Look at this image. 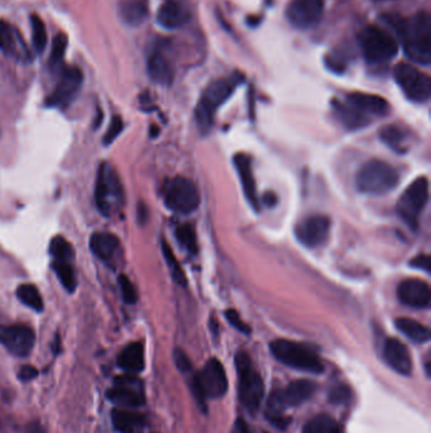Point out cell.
<instances>
[{
	"label": "cell",
	"mask_w": 431,
	"mask_h": 433,
	"mask_svg": "<svg viewBox=\"0 0 431 433\" xmlns=\"http://www.w3.org/2000/svg\"><path fill=\"white\" fill-rule=\"evenodd\" d=\"M398 37L403 40V51L410 60L420 65L431 64V17L420 12L405 21Z\"/></svg>",
	"instance_id": "cell-1"
},
{
	"label": "cell",
	"mask_w": 431,
	"mask_h": 433,
	"mask_svg": "<svg viewBox=\"0 0 431 433\" xmlns=\"http://www.w3.org/2000/svg\"><path fill=\"white\" fill-rule=\"evenodd\" d=\"M400 175L396 169L382 160H371L356 173V189L367 196H383L398 185Z\"/></svg>",
	"instance_id": "cell-2"
},
{
	"label": "cell",
	"mask_w": 431,
	"mask_h": 433,
	"mask_svg": "<svg viewBox=\"0 0 431 433\" xmlns=\"http://www.w3.org/2000/svg\"><path fill=\"white\" fill-rule=\"evenodd\" d=\"M241 82V76L215 80L202 92V99L196 107V123L202 133H207L213 126L215 112L234 92L236 85Z\"/></svg>",
	"instance_id": "cell-3"
},
{
	"label": "cell",
	"mask_w": 431,
	"mask_h": 433,
	"mask_svg": "<svg viewBox=\"0 0 431 433\" xmlns=\"http://www.w3.org/2000/svg\"><path fill=\"white\" fill-rule=\"evenodd\" d=\"M236 368L241 405L246 408L248 413L256 415L265 395L263 380L258 371L254 369L252 360L246 353H236Z\"/></svg>",
	"instance_id": "cell-4"
},
{
	"label": "cell",
	"mask_w": 431,
	"mask_h": 433,
	"mask_svg": "<svg viewBox=\"0 0 431 433\" xmlns=\"http://www.w3.org/2000/svg\"><path fill=\"white\" fill-rule=\"evenodd\" d=\"M270 348L276 360L291 369L310 374H322L324 371L322 360L306 345L280 338L271 342Z\"/></svg>",
	"instance_id": "cell-5"
},
{
	"label": "cell",
	"mask_w": 431,
	"mask_h": 433,
	"mask_svg": "<svg viewBox=\"0 0 431 433\" xmlns=\"http://www.w3.org/2000/svg\"><path fill=\"white\" fill-rule=\"evenodd\" d=\"M228 390V379L224 368L217 358H210L199 374L191 381V392L197 403L205 408L207 399L223 397Z\"/></svg>",
	"instance_id": "cell-6"
},
{
	"label": "cell",
	"mask_w": 431,
	"mask_h": 433,
	"mask_svg": "<svg viewBox=\"0 0 431 433\" xmlns=\"http://www.w3.org/2000/svg\"><path fill=\"white\" fill-rule=\"evenodd\" d=\"M363 56L369 64H382L398 53V43L385 29L367 26L359 35Z\"/></svg>",
	"instance_id": "cell-7"
},
{
	"label": "cell",
	"mask_w": 431,
	"mask_h": 433,
	"mask_svg": "<svg viewBox=\"0 0 431 433\" xmlns=\"http://www.w3.org/2000/svg\"><path fill=\"white\" fill-rule=\"evenodd\" d=\"M429 202V180L420 176L408 185L406 191L397 202L396 210L398 217L411 228L419 227V218Z\"/></svg>",
	"instance_id": "cell-8"
},
{
	"label": "cell",
	"mask_w": 431,
	"mask_h": 433,
	"mask_svg": "<svg viewBox=\"0 0 431 433\" xmlns=\"http://www.w3.org/2000/svg\"><path fill=\"white\" fill-rule=\"evenodd\" d=\"M163 199L167 208L178 214L192 213L200 204V194L195 184L181 176L170 180L165 185Z\"/></svg>",
	"instance_id": "cell-9"
},
{
	"label": "cell",
	"mask_w": 431,
	"mask_h": 433,
	"mask_svg": "<svg viewBox=\"0 0 431 433\" xmlns=\"http://www.w3.org/2000/svg\"><path fill=\"white\" fill-rule=\"evenodd\" d=\"M393 76L403 94L415 103H425L431 95V80L413 65L401 63L393 69Z\"/></svg>",
	"instance_id": "cell-10"
},
{
	"label": "cell",
	"mask_w": 431,
	"mask_h": 433,
	"mask_svg": "<svg viewBox=\"0 0 431 433\" xmlns=\"http://www.w3.org/2000/svg\"><path fill=\"white\" fill-rule=\"evenodd\" d=\"M35 342V331L28 326H0V343L18 358L28 356L33 350Z\"/></svg>",
	"instance_id": "cell-11"
},
{
	"label": "cell",
	"mask_w": 431,
	"mask_h": 433,
	"mask_svg": "<svg viewBox=\"0 0 431 433\" xmlns=\"http://www.w3.org/2000/svg\"><path fill=\"white\" fill-rule=\"evenodd\" d=\"M82 84V73L79 68L70 66L62 70L61 77L46 105L52 108H66L76 98Z\"/></svg>",
	"instance_id": "cell-12"
},
{
	"label": "cell",
	"mask_w": 431,
	"mask_h": 433,
	"mask_svg": "<svg viewBox=\"0 0 431 433\" xmlns=\"http://www.w3.org/2000/svg\"><path fill=\"white\" fill-rule=\"evenodd\" d=\"M108 398L115 405L121 407H139L146 402L143 385L138 378L128 375L115 378V385L108 390Z\"/></svg>",
	"instance_id": "cell-13"
},
{
	"label": "cell",
	"mask_w": 431,
	"mask_h": 433,
	"mask_svg": "<svg viewBox=\"0 0 431 433\" xmlns=\"http://www.w3.org/2000/svg\"><path fill=\"white\" fill-rule=\"evenodd\" d=\"M121 196V184L114 171L102 164L99 169L97 186H95V203L100 213L108 217L111 213V198L119 199Z\"/></svg>",
	"instance_id": "cell-14"
},
{
	"label": "cell",
	"mask_w": 431,
	"mask_h": 433,
	"mask_svg": "<svg viewBox=\"0 0 431 433\" xmlns=\"http://www.w3.org/2000/svg\"><path fill=\"white\" fill-rule=\"evenodd\" d=\"M324 12V0H293L286 9V17L293 27L309 29L319 23Z\"/></svg>",
	"instance_id": "cell-15"
},
{
	"label": "cell",
	"mask_w": 431,
	"mask_h": 433,
	"mask_svg": "<svg viewBox=\"0 0 431 433\" xmlns=\"http://www.w3.org/2000/svg\"><path fill=\"white\" fill-rule=\"evenodd\" d=\"M330 220L325 215H310L301 220L296 227V237L300 242L309 249L322 246L328 241Z\"/></svg>",
	"instance_id": "cell-16"
},
{
	"label": "cell",
	"mask_w": 431,
	"mask_h": 433,
	"mask_svg": "<svg viewBox=\"0 0 431 433\" xmlns=\"http://www.w3.org/2000/svg\"><path fill=\"white\" fill-rule=\"evenodd\" d=\"M397 296L403 304L410 308L426 309L430 306V287L419 279L403 280L397 288Z\"/></svg>",
	"instance_id": "cell-17"
},
{
	"label": "cell",
	"mask_w": 431,
	"mask_h": 433,
	"mask_svg": "<svg viewBox=\"0 0 431 433\" xmlns=\"http://www.w3.org/2000/svg\"><path fill=\"white\" fill-rule=\"evenodd\" d=\"M386 363L401 375L408 376L413 373V358L408 347L397 338H387L383 346Z\"/></svg>",
	"instance_id": "cell-18"
},
{
	"label": "cell",
	"mask_w": 431,
	"mask_h": 433,
	"mask_svg": "<svg viewBox=\"0 0 431 433\" xmlns=\"http://www.w3.org/2000/svg\"><path fill=\"white\" fill-rule=\"evenodd\" d=\"M347 103L361 112L364 116L383 117L390 112V105L386 99L367 92H351L347 95Z\"/></svg>",
	"instance_id": "cell-19"
},
{
	"label": "cell",
	"mask_w": 431,
	"mask_h": 433,
	"mask_svg": "<svg viewBox=\"0 0 431 433\" xmlns=\"http://www.w3.org/2000/svg\"><path fill=\"white\" fill-rule=\"evenodd\" d=\"M315 392L317 384L314 381L300 379L290 383L285 389L277 390V394L285 410H288V407L302 405L304 402L309 400Z\"/></svg>",
	"instance_id": "cell-20"
},
{
	"label": "cell",
	"mask_w": 431,
	"mask_h": 433,
	"mask_svg": "<svg viewBox=\"0 0 431 433\" xmlns=\"http://www.w3.org/2000/svg\"><path fill=\"white\" fill-rule=\"evenodd\" d=\"M190 21V13L178 0H166L157 12V22L166 29H178Z\"/></svg>",
	"instance_id": "cell-21"
},
{
	"label": "cell",
	"mask_w": 431,
	"mask_h": 433,
	"mask_svg": "<svg viewBox=\"0 0 431 433\" xmlns=\"http://www.w3.org/2000/svg\"><path fill=\"white\" fill-rule=\"evenodd\" d=\"M234 166H236L239 179H241L243 191L246 194L248 202L254 209L258 210L259 201L256 191V181H254L253 170L251 159L244 154H238L234 156Z\"/></svg>",
	"instance_id": "cell-22"
},
{
	"label": "cell",
	"mask_w": 431,
	"mask_h": 433,
	"mask_svg": "<svg viewBox=\"0 0 431 433\" xmlns=\"http://www.w3.org/2000/svg\"><path fill=\"white\" fill-rule=\"evenodd\" d=\"M119 246L121 243L118 237L109 232H97L90 238V249L92 254L109 265L114 261Z\"/></svg>",
	"instance_id": "cell-23"
},
{
	"label": "cell",
	"mask_w": 431,
	"mask_h": 433,
	"mask_svg": "<svg viewBox=\"0 0 431 433\" xmlns=\"http://www.w3.org/2000/svg\"><path fill=\"white\" fill-rule=\"evenodd\" d=\"M147 71L151 79L160 85H171L173 81V68L166 56L155 51L147 60Z\"/></svg>",
	"instance_id": "cell-24"
},
{
	"label": "cell",
	"mask_w": 431,
	"mask_h": 433,
	"mask_svg": "<svg viewBox=\"0 0 431 433\" xmlns=\"http://www.w3.org/2000/svg\"><path fill=\"white\" fill-rule=\"evenodd\" d=\"M116 363L128 374H138L144 369L143 345L141 342L129 343L118 355Z\"/></svg>",
	"instance_id": "cell-25"
},
{
	"label": "cell",
	"mask_w": 431,
	"mask_h": 433,
	"mask_svg": "<svg viewBox=\"0 0 431 433\" xmlns=\"http://www.w3.org/2000/svg\"><path fill=\"white\" fill-rule=\"evenodd\" d=\"M111 421L115 429L121 433H136L143 427L146 419L142 415L126 410H114L111 412Z\"/></svg>",
	"instance_id": "cell-26"
},
{
	"label": "cell",
	"mask_w": 431,
	"mask_h": 433,
	"mask_svg": "<svg viewBox=\"0 0 431 433\" xmlns=\"http://www.w3.org/2000/svg\"><path fill=\"white\" fill-rule=\"evenodd\" d=\"M119 14L124 23L139 26L148 16V6L144 0H123L119 6Z\"/></svg>",
	"instance_id": "cell-27"
},
{
	"label": "cell",
	"mask_w": 431,
	"mask_h": 433,
	"mask_svg": "<svg viewBox=\"0 0 431 433\" xmlns=\"http://www.w3.org/2000/svg\"><path fill=\"white\" fill-rule=\"evenodd\" d=\"M334 110L335 114L339 118L340 123L348 128V129H358V128L366 127L369 123V118L358 112L351 105L334 102Z\"/></svg>",
	"instance_id": "cell-28"
},
{
	"label": "cell",
	"mask_w": 431,
	"mask_h": 433,
	"mask_svg": "<svg viewBox=\"0 0 431 433\" xmlns=\"http://www.w3.org/2000/svg\"><path fill=\"white\" fill-rule=\"evenodd\" d=\"M396 327L401 333L416 343H425L430 340V329L411 318H397Z\"/></svg>",
	"instance_id": "cell-29"
},
{
	"label": "cell",
	"mask_w": 431,
	"mask_h": 433,
	"mask_svg": "<svg viewBox=\"0 0 431 433\" xmlns=\"http://www.w3.org/2000/svg\"><path fill=\"white\" fill-rule=\"evenodd\" d=\"M381 139L392 150L398 154L405 152L408 149V133L397 126H387L382 128L380 132Z\"/></svg>",
	"instance_id": "cell-30"
},
{
	"label": "cell",
	"mask_w": 431,
	"mask_h": 433,
	"mask_svg": "<svg viewBox=\"0 0 431 433\" xmlns=\"http://www.w3.org/2000/svg\"><path fill=\"white\" fill-rule=\"evenodd\" d=\"M302 433H343V429L333 417L320 415L305 424Z\"/></svg>",
	"instance_id": "cell-31"
},
{
	"label": "cell",
	"mask_w": 431,
	"mask_h": 433,
	"mask_svg": "<svg viewBox=\"0 0 431 433\" xmlns=\"http://www.w3.org/2000/svg\"><path fill=\"white\" fill-rule=\"evenodd\" d=\"M17 296L24 306H29L31 309L37 311V312L43 311V299L35 285H32V284L19 285L17 289Z\"/></svg>",
	"instance_id": "cell-32"
},
{
	"label": "cell",
	"mask_w": 431,
	"mask_h": 433,
	"mask_svg": "<svg viewBox=\"0 0 431 433\" xmlns=\"http://www.w3.org/2000/svg\"><path fill=\"white\" fill-rule=\"evenodd\" d=\"M161 245L163 257H165V260H166L168 270H170V274H171V277H173V280H175V283L181 285V287H186L187 280H186V277H185L184 270L181 269V265H180V262H178V259H176V256L173 254V250L170 247V245H168L166 241H162Z\"/></svg>",
	"instance_id": "cell-33"
},
{
	"label": "cell",
	"mask_w": 431,
	"mask_h": 433,
	"mask_svg": "<svg viewBox=\"0 0 431 433\" xmlns=\"http://www.w3.org/2000/svg\"><path fill=\"white\" fill-rule=\"evenodd\" d=\"M52 269H53L55 274L58 275L60 283L64 285L66 290H69L70 293L75 292L76 285H77L75 272H74V269L71 267L69 262L55 260L52 264Z\"/></svg>",
	"instance_id": "cell-34"
},
{
	"label": "cell",
	"mask_w": 431,
	"mask_h": 433,
	"mask_svg": "<svg viewBox=\"0 0 431 433\" xmlns=\"http://www.w3.org/2000/svg\"><path fill=\"white\" fill-rule=\"evenodd\" d=\"M178 242L184 247L189 254L195 255L197 252V238L195 228L190 223H184L176 228Z\"/></svg>",
	"instance_id": "cell-35"
},
{
	"label": "cell",
	"mask_w": 431,
	"mask_h": 433,
	"mask_svg": "<svg viewBox=\"0 0 431 433\" xmlns=\"http://www.w3.org/2000/svg\"><path fill=\"white\" fill-rule=\"evenodd\" d=\"M67 45H69V40L65 33H58L55 37L53 45H52L51 56H50V65L53 71H58V69L62 68Z\"/></svg>",
	"instance_id": "cell-36"
},
{
	"label": "cell",
	"mask_w": 431,
	"mask_h": 433,
	"mask_svg": "<svg viewBox=\"0 0 431 433\" xmlns=\"http://www.w3.org/2000/svg\"><path fill=\"white\" fill-rule=\"evenodd\" d=\"M31 26H32V38H33L36 53H42L47 46L46 24L38 16L33 14L31 17Z\"/></svg>",
	"instance_id": "cell-37"
},
{
	"label": "cell",
	"mask_w": 431,
	"mask_h": 433,
	"mask_svg": "<svg viewBox=\"0 0 431 433\" xmlns=\"http://www.w3.org/2000/svg\"><path fill=\"white\" fill-rule=\"evenodd\" d=\"M50 252L55 257V260L66 261L69 262L74 257V250L69 241L64 237H55L50 243Z\"/></svg>",
	"instance_id": "cell-38"
},
{
	"label": "cell",
	"mask_w": 431,
	"mask_h": 433,
	"mask_svg": "<svg viewBox=\"0 0 431 433\" xmlns=\"http://www.w3.org/2000/svg\"><path fill=\"white\" fill-rule=\"evenodd\" d=\"M17 47V33L12 26L0 21V50L6 53H14Z\"/></svg>",
	"instance_id": "cell-39"
},
{
	"label": "cell",
	"mask_w": 431,
	"mask_h": 433,
	"mask_svg": "<svg viewBox=\"0 0 431 433\" xmlns=\"http://www.w3.org/2000/svg\"><path fill=\"white\" fill-rule=\"evenodd\" d=\"M118 283H119V288H121L123 301H126L127 304H134L138 299V294H137V290H136V287L133 285L132 282L126 275H121L118 279Z\"/></svg>",
	"instance_id": "cell-40"
},
{
	"label": "cell",
	"mask_w": 431,
	"mask_h": 433,
	"mask_svg": "<svg viewBox=\"0 0 431 433\" xmlns=\"http://www.w3.org/2000/svg\"><path fill=\"white\" fill-rule=\"evenodd\" d=\"M351 389L344 384H338L329 392V400L333 405H345L351 400Z\"/></svg>",
	"instance_id": "cell-41"
},
{
	"label": "cell",
	"mask_w": 431,
	"mask_h": 433,
	"mask_svg": "<svg viewBox=\"0 0 431 433\" xmlns=\"http://www.w3.org/2000/svg\"><path fill=\"white\" fill-rule=\"evenodd\" d=\"M123 129V121L119 116L113 117V119L110 122L109 128L104 136L103 142L105 146H109L110 144L114 142L115 139L119 136V133Z\"/></svg>",
	"instance_id": "cell-42"
},
{
	"label": "cell",
	"mask_w": 431,
	"mask_h": 433,
	"mask_svg": "<svg viewBox=\"0 0 431 433\" xmlns=\"http://www.w3.org/2000/svg\"><path fill=\"white\" fill-rule=\"evenodd\" d=\"M225 318L228 319V322H229L234 328L238 329L241 333H244V335H249V333H251V328L248 327L247 324L241 321L239 314H238L234 309H228V311L225 312Z\"/></svg>",
	"instance_id": "cell-43"
},
{
	"label": "cell",
	"mask_w": 431,
	"mask_h": 433,
	"mask_svg": "<svg viewBox=\"0 0 431 433\" xmlns=\"http://www.w3.org/2000/svg\"><path fill=\"white\" fill-rule=\"evenodd\" d=\"M173 360H175V364H176L178 369L180 370L181 373H184V374L190 373L191 369H192L190 358H189V356H187L182 350H180V348H176V350H175V353H173Z\"/></svg>",
	"instance_id": "cell-44"
},
{
	"label": "cell",
	"mask_w": 431,
	"mask_h": 433,
	"mask_svg": "<svg viewBox=\"0 0 431 433\" xmlns=\"http://www.w3.org/2000/svg\"><path fill=\"white\" fill-rule=\"evenodd\" d=\"M410 265L414 266L416 269L425 270L426 272H430V256L429 255H419V256L415 257L414 260L410 262Z\"/></svg>",
	"instance_id": "cell-45"
},
{
	"label": "cell",
	"mask_w": 431,
	"mask_h": 433,
	"mask_svg": "<svg viewBox=\"0 0 431 433\" xmlns=\"http://www.w3.org/2000/svg\"><path fill=\"white\" fill-rule=\"evenodd\" d=\"M37 376H38V370L33 368V366H31V365L22 366L21 370L18 371V378H19V380L31 381L36 379Z\"/></svg>",
	"instance_id": "cell-46"
},
{
	"label": "cell",
	"mask_w": 431,
	"mask_h": 433,
	"mask_svg": "<svg viewBox=\"0 0 431 433\" xmlns=\"http://www.w3.org/2000/svg\"><path fill=\"white\" fill-rule=\"evenodd\" d=\"M231 433H251L249 428H248L247 422L244 421L243 418H238L234 423V426H233Z\"/></svg>",
	"instance_id": "cell-47"
},
{
	"label": "cell",
	"mask_w": 431,
	"mask_h": 433,
	"mask_svg": "<svg viewBox=\"0 0 431 433\" xmlns=\"http://www.w3.org/2000/svg\"><path fill=\"white\" fill-rule=\"evenodd\" d=\"M276 194H273V193H266L265 196H263V202L267 204V205H270V207H273V205H276L277 204Z\"/></svg>",
	"instance_id": "cell-48"
},
{
	"label": "cell",
	"mask_w": 431,
	"mask_h": 433,
	"mask_svg": "<svg viewBox=\"0 0 431 433\" xmlns=\"http://www.w3.org/2000/svg\"><path fill=\"white\" fill-rule=\"evenodd\" d=\"M27 433H45L43 432V429L40 427V424H37V423H32V424H29L28 429H27Z\"/></svg>",
	"instance_id": "cell-49"
},
{
	"label": "cell",
	"mask_w": 431,
	"mask_h": 433,
	"mask_svg": "<svg viewBox=\"0 0 431 433\" xmlns=\"http://www.w3.org/2000/svg\"><path fill=\"white\" fill-rule=\"evenodd\" d=\"M265 433H267V432H265Z\"/></svg>",
	"instance_id": "cell-50"
}]
</instances>
